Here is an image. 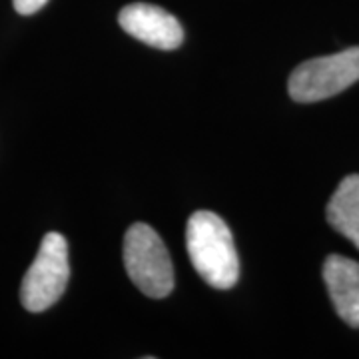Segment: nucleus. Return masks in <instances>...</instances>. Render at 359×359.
Wrapping results in <instances>:
<instances>
[{"mask_svg":"<svg viewBox=\"0 0 359 359\" xmlns=\"http://www.w3.org/2000/svg\"><path fill=\"white\" fill-rule=\"evenodd\" d=\"M323 282L337 316L349 327H359V264L332 254L323 264Z\"/></svg>","mask_w":359,"mask_h":359,"instance_id":"obj_6","label":"nucleus"},{"mask_svg":"<svg viewBox=\"0 0 359 359\" xmlns=\"http://www.w3.org/2000/svg\"><path fill=\"white\" fill-rule=\"evenodd\" d=\"M325 216L330 226L359 250V174L346 176L339 182Z\"/></svg>","mask_w":359,"mask_h":359,"instance_id":"obj_7","label":"nucleus"},{"mask_svg":"<svg viewBox=\"0 0 359 359\" xmlns=\"http://www.w3.org/2000/svg\"><path fill=\"white\" fill-rule=\"evenodd\" d=\"M186 248L194 269L208 285L230 290L240 278V259L228 224L214 212H196L188 219Z\"/></svg>","mask_w":359,"mask_h":359,"instance_id":"obj_1","label":"nucleus"},{"mask_svg":"<svg viewBox=\"0 0 359 359\" xmlns=\"http://www.w3.org/2000/svg\"><path fill=\"white\" fill-rule=\"evenodd\" d=\"M124 266L142 294L162 299L174 290V268L166 245L148 224H132L124 236Z\"/></svg>","mask_w":359,"mask_h":359,"instance_id":"obj_2","label":"nucleus"},{"mask_svg":"<svg viewBox=\"0 0 359 359\" xmlns=\"http://www.w3.org/2000/svg\"><path fill=\"white\" fill-rule=\"evenodd\" d=\"M70 278L68 244L65 236L50 231L44 236L32 266L26 271L20 299L22 306L32 313H40L54 306L62 294Z\"/></svg>","mask_w":359,"mask_h":359,"instance_id":"obj_4","label":"nucleus"},{"mask_svg":"<svg viewBox=\"0 0 359 359\" xmlns=\"http://www.w3.org/2000/svg\"><path fill=\"white\" fill-rule=\"evenodd\" d=\"M118 22L130 36L160 50H176L184 42V28L174 14L160 6L136 2L124 6Z\"/></svg>","mask_w":359,"mask_h":359,"instance_id":"obj_5","label":"nucleus"},{"mask_svg":"<svg viewBox=\"0 0 359 359\" xmlns=\"http://www.w3.org/2000/svg\"><path fill=\"white\" fill-rule=\"evenodd\" d=\"M13 2L16 13L22 14V16H30V14L39 13L48 0H13Z\"/></svg>","mask_w":359,"mask_h":359,"instance_id":"obj_8","label":"nucleus"},{"mask_svg":"<svg viewBox=\"0 0 359 359\" xmlns=\"http://www.w3.org/2000/svg\"><path fill=\"white\" fill-rule=\"evenodd\" d=\"M355 82H359V46L302 62L287 80V92L295 102H320Z\"/></svg>","mask_w":359,"mask_h":359,"instance_id":"obj_3","label":"nucleus"}]
</instances>
